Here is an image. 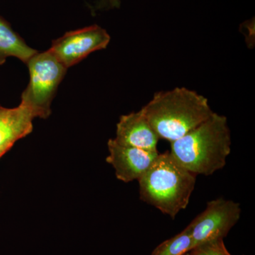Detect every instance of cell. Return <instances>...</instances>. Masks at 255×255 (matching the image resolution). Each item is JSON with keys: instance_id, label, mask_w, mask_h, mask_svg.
Returning a JSON list of instances; mask_svg holds the SVG:
<instances>
[{"instance_id": "1", "label": "cell", "mask_w": 255, "mask_h": 255, "mask_svg": "<svg viewBox=\"0 0 255 255\" xmlns=\"http://www.w3.org/2000/svg\"><path fill=\"white\" fill-rule=\"evenodd\" d=\"M174 158L191 173L211 176L226 166L231 152L228 119L217 113L187 134L170 142Z\"/></svg>"}, {"instance_id": "2", "label": "cell", "mask_w": 255, "mask_h": 255, "mask_svg": "<svg viewBox=\"0 0 255 255\" xmlns=\"http://www.w3.org/2000/svg\"><path fill=\"white\" fill-rule=\"evenodd\" d=\"M159 139L173 142L209 118V100L186 88L159 92L141 109Z\"/></svg>"}, {"instance_id": "3", "label": "cell", "mask_w": 255, "mask_h": 255, "mask_svg": "<svg viewBox=\"0 0 255 255\" xmlns=\"http://www.w3.org/2000/svg\"><path fill=\"white\" fill-rule=\"evenodd\" d=\"M137 181L140 199L174 219L187 209L196 175L181 165L168 151L159 153Z\"/></svg>"}, {"instance_id": "4", "label": "cell", "mask_w": 255, "mask_h": 255, "mask_svg": "<svg viewBox=\"0 0 255 255\" xmlns=\"http://www.w3.org/2000/svg\"><path fill=\"white\" fill-rule=\"evenodd\" d=\"M29 83L21 95L23 105L35 118L46 119L51 114L50 106L67 68L50 50L37 53L28 60Z\"/></svg>"}, {"instance_id": "5", "label": "cell", "mask_w": 255, "mask_h": 255, "mask_svg": "<svg viewBox=\"0 0 255 255\" xmlns=\"http://www.w3.org/2000/svg\"><path fill=\"white\" fill-rule=\"evenodd\" d=\"M241 212V204L236 201L223 198L209 201L205 210L187 226L194 248L206 242L224 240L239 221Z\"/></svg>"}, {"instance_id": "6", "label": "cell", "mask_w": 255, "mask_h": 255, "mask_svg": "<svg viewBox=\"0 0 255 255\" xmlns=\"http://www.w3.org/2000/svg\"><path fill=\"white\" fill-rule=\"evenodd\" d=\"M111 40L105 28L92 25L69 31L52 42L50 51L67 69L80 63L90 53L105 49Z\"/></svg>"}, {"instance_id": "7", "label": "cell", "mask_w": 255, "mask_h": 255, "mask_svg": "<svg viewBox=\"0 0 255 255\" xmlns=\"http://www.w3.org/2000/svg\"><path fill=\"white\" fill-rule=\"evenodd\" d=\"M109 155L107 162L112 164L116 177L125 183L138 180L150 168L159 152L121 145L114 139L108 141Z\"/></svg>"}, {"instance_id": "8", "label": "cell", "mask_w": 255, "mask_h": 255, "mask_svg": "<svg viewBox=\"0 0 255 255\" xmlns=\"http://www.w3.org/2000/svg\"><path fill=\"white\" fill-rule=\"evenodd\" d=\"M114 140L122 145L157 151L159 137L140 110L121 117Z\"/></svg>"}, {"instance_id": "9", "label": "cell", "mask_w": 255, "mask_h": 255, "mask_svg": "<svg viewBox=\"0 0 255 255\" xmlns=\"http://www.w3.org/2000/svg\"><path fill=\"white\" fill-rule=\"evenodd\" d=\"M33 117L22 103L15 108L0 107V156L33 130Z\"/></svg>"}, {"instance_id": "10", "label": "cell", "mask_w": 255, "mask_h": 255, "mask_svg": "<svg viewBox=\"0 0 255 255\" xmlns=\"http://www.w3.org/2000/svg\"><path fill=\"white\" fill-rule=\"evenodd\" d=\"M37 53L12 29L7 21L0 16V65L9 57H15L26 64Z\"/></svg>"}, {"instance_id": "11", "label": "cell", "mask_w": 255, "mask_h": 255, "mask_svg": "<svg viewBox=\"0 0 255 255\" xmlns=\"http://www.w3.org/2000/svg\"><path fill=\"white\" fill-rule=\"evenodd\" d=\"M194 248L189 228L156 247L151 255H185Z\"/></svg>"}, {"instance_id": "12", "label": "cell", "mask_w": 255, "mask_h": 255, "mask_svg": "<svg viewBox=\"0 0 255 255\" xmlns=\"http://www.w3.org/2000/svg\"><path fill=\"white\" fill-rule=\"evenodd\" d=\"M190 253L191 255H232L225 246L223 240L201 243L196 246Z\"/></svg>"}, {"instance_id": "13", "label": "cell", "mask_w": 255, "mask_h": 255, "mask_svg": "<svg viewBox=\"0 0 255 255\" xmlns=\"http://www.w3.org/2000/svg\"><path fill=\"white\" fill-rule=\"evenodd\" d=\"M109 1L114 7H119L120 6V0H109Z\"/></svg>"}, {"instance_id": "14", "label": "cell", "mask_w": 255, "mask_h": 255, "mask_svg": "<svg viewBox=\"0 0 255 255\" xmlns=\"http://www.w3.org/2000/svg\"><path fill=\"white\" fill-rule=\"evenodd\" d=\"M185 255H191L190 252H189V253H187V254H186Z\"/></svg>"}]
</instances>
